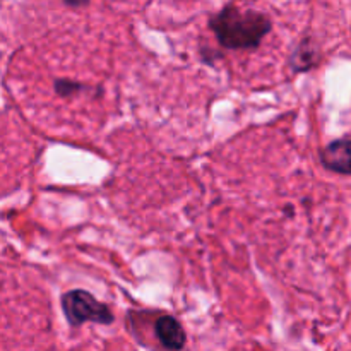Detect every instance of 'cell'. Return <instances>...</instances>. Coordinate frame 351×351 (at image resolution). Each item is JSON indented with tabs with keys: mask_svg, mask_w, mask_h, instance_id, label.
<instances>
[{
	"mask_svg": "<svg viewBox=\"0 0 351 351\" xmlns=\"http://www.w3.org/2000/svg\"><path fill=\"white\" fill-rule=\"evenodd\" d=\"M209 27L218 43L228 50H256L273 23L259 10L228 3L209 19Z\"/></svg>",
	"mask_w": 351,
	"mask_h": 351,
	"instance_id": "obj_1",
	"label": "cell"
},
{
	"mask_svg": "<svg viewBox=\"0 0 351 351\" xmlns=\"http://www.w3.org/2000/svg\"><path fill=\"white\" fill-rule=\"evenodd\" d=\"M62 308L71 326H82L84 322L112 324L113 314L108 305L84 290H71L62 297Z\"/></svg>",
	"mask_w": 351,
	"mask_h": 351,
	"instance_id": "obj_2",
	"label": "cell"
},
{
	"mask_svg": "<svg viewBox=\"0 0 351 351\" xmlns=\"http://www.w3.org/2000/svg\"><path fill=\"white\" fill-rule=\"evenodd\" d=\"M321 163L326 170L351 175V139H336L321 151Z\"/></svg>",
	"mask_w": 351,
	"mask_h": 351,
	"instance_id": "obj_3",
	"label": "cell"
},
{
	"mask_svg": "<svg viewBox=\"0 0 351 351\" xmlns=\"http://www.w3.org/2000/svg\"><path fill=\"white\" fill-rule=\"evenodd\" d=\"M154 332H156V338L160 339L161 345L170 351L182 350L187 341L182 324L171 315H163V317L158 319L156 324H154Z\"/></svg>",
	"mask_w": 351,
	"mask_h": 351,
	"instance_id": "obj_4",
	"label": "cell"
},
{
	"mask_svg": "<svg viewBox=\"0 0 351 351\" xmlns=\"http://www.w3.org/2000/svg\"><path fill=\"white\" fill-rule=\"evenodd\" d=\"M319 62V53L317 48L314 45H311V41L305 40L300 47L295 50L293 57H291V67L298 72L308 71V69L315 67V64Z\"/></svg>",
	"mask_w": 351,
	"mask_h": 351,
	"instance_id": "obj_5",
	"label": "cell"
},
{
	"mask_svg": "<svg viewBox=\"0 0 351 351\" xmlns=\"http://www.w3.org/2000/svg\"><path fill=\"white\" fill-rule=\"evenodd\" d=\"M82 89V86L79 82L71 81V79H57L55 81V91H57L58 96L62 98H69V96L75 95Z\"/></svg>",
	"mask_w": 351,
	"mask_h": 351,
	"instance_id": "obj_6",
	"label": "cell"
},
{
	"mask_svg": "<svg viewBox=\"0 0 351 351\" xmlns=\"http://www.w3.org/2000/svg\"><path fill=\"white\" fill-rule=\"evenodd\" d=\"M67 7H72V9H79V7H86L91 0H62Z\"/></svg>",
	"mask_w": 351,
	"mask_h": 351,
	"instance_id": "obj_7",
	"label": "cell"
}]
</instances>
